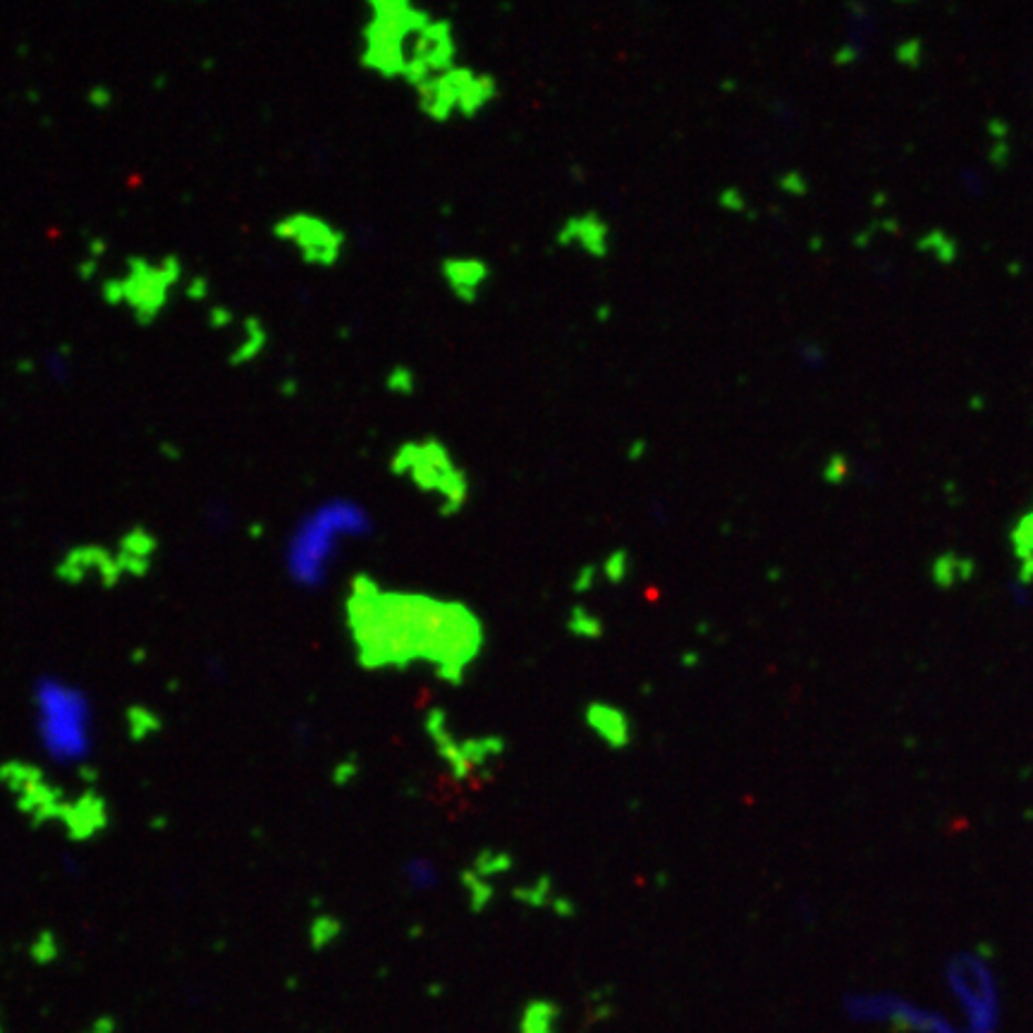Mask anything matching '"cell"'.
<instances>
[{"label":"cell","mask_w":1033,"mask_h":1033,"mask_svg":"<svg viewBox=\"0 0 1033 1033\" xmlns=\"http://www.w3.org/2000/svg\"><path fill=\"white\" fill-rule=\"evenodd\" d=\"M610 225L604 215L586 211L579 215H567L565 223L555 233V244L560 250H577L591 259H606L610 254Z\"/></svg>","instance_id":"12"},{"label":"cell","mask_w":1033,"mask_h":1033,"mask_svg":"<svg viewBox=\"0 0 1033 1033\" xmlns=\"http://www.w3.org/2000/svg\"><path fill=\"white\" fill-rule=\"evenodd\" d=\"M43 372L49 374L53 381L63 383L72 376V354L65 345H58L43 357Z\"/></svg>","instance_id":"17"},{"label":"cell","mask_w":1033,"mask_h":1033,"mask_svg":"<svg viewBox=\"0 0 1033 1033\" xmlns=\"http://www.w3.org/2000/svg\"><path fill=\"white\" fill-rule=\"evenodd\" d=\"M649 450V445H646V440H631L629 445V459H641V455Z\"/></svg>","instance_id":"24"},{"label":"cell","mask_w":1033,"mask_h":1033,"mask_svg":"<svg viewBox=\"0 0 1033 1033\" xmlns=\"http://www.w3.org/2000/svg\"><path fill=\"white\" fill-rule=\"evenodd\" d=\"M844 1012L863 1026L895 1033H962L945 1005L890 991H861L844 997Z\"/></svg>","instance_id":"8"},{"label":"cell","mask_w":1033,"mask_h":1033,"mask_svg":"<svg viewBox=\"0 0 1033 1033\" xmlns=\"http://www.w3.org/2000/svg\"><path fill=\"white\" fill-rule=\"evenodd\" d=\"M271 343V333L269 326L259 316L250 314L235 323V337H233V347L227 352V364L242 368L254 364L261 354L266 352Z\"/></svg>","instance_id":"14"},{"label":"cell","mask_w":1033,"mask_h":1033,"mask_svg":"<svg viewBox=\"0 0 1033 1033\" xmlns=\"http://www.w3.org/2000/svg\"><path fill=\"white\" fill-rule=\"evenodd\" d=\"M718 204H720V209L730 211V213H745L747 206H749V204H747V196H745L742 192H739V190H735V188L722 190V192L718 194Z\"/></svg>","instance_id":"19"},{"label":"cell","mask_w":1033,"mask_h":1033,"mask_svg":"<svg viewBox=\"0 0 1033 1033\" xmlns=\"http://www.w3.org/2000/svg\"><path fill=\"white\" fill-rule=\"evenodd\" d=\"M823 476H826V482H840L844 476V462L840 457H832L828 462V467L823 469Z\"/></svg>","instance_id":"23"},{"label":"cell","mask_w":1033,"mask_h":1033,"mask_svg":"<svg viewBox=\"0 0 1033 1033\" xmlns=\"http://www.w3.org/2000/svg\"><path fill=\"white\" fill-rule=\"evenodd\" d=\"M209 323H211V328L215 331H223V328H230V326H235V316L233 312L227 310V306H211V312H209Z\"/></svg>","instance_id":"21"},{"label":"cell","mask_w":1033,"mask_h":1033,"mask_svg":"<svg viewBox=\"0 0 1033 1033\" xmlns=\"http://www.w3.org/2000/svg\"><path fill=\"white\" fill-rule=\"evenodd\" d=\"M778 184H780V190H782V192H788V194H792V196H801V194H807V190H809L804 175L794 173V171H792V173H782L780 180H778Z\"/></svg>","instance_id":"20"},{"label":"cell","mask_w":1033,"mask_h":1033,"mask_svg":"<svg viewBox=\"0 0 1033 1033\" xmlns=\"http://www.w3.org/2000/svg\"><path fill=\"white\" fill-rule=\"evenodd\" d=\"M184 283V264L178 254H132L120 273L99 285V297L111 310L128 312L136 326H153L171 306L175 290Z\"/></svg>","instance_id":"4"},{"label":"cell","mask_w":1033,"mask_h":1033,"mask_svg":"<svg viewBox=\"0 0 1033 1033\" xmlns=\"http://www.w3.org/2000/svg\"><path fill=\"white\" fill-rule=\"evenodd\" d=\"M372 531L374 519L359 503L347 498L321 503L302 517L290 536L285 550L290 579L304 589H316L328 579L343 544L366 538Z\"/></svg>","instance_id":"2"},{"label":"cell","mask_w":1033,"mask_h":1033,"mask_svg":"<svg viewBox=\"0 0 1033 1033\" xmlns=\"http://www.w3.org/2000/svg\"><path fill=\"white\" fill-rule=\"evenodd\" d=\"M184 292L192 300H204L209 295V281L204 275H192L188 283H184Z\"/></svg>","instance_id":"22"},{"label":"cell","mask_w":1033,"mask_h":1033,"mask_svg":"<svg viewBox=\"0 0 1033 1033\" xmlns=\"http://www.w3.org/2000/svg\"><path fill=\"white\" fill-rule=\"evenodd\" d=\"M586 725L610 747H625L629 742V720L620 708L594 703L586 708Z\"/></svg>","instance_id":"15"},{"label":"cell","mask_w":1033,"mask_h":1033,"mask_svg":"<svg viewBox=\"0 0 1033 1033\" xmlns=\"http://www.w3.org/2000/svg\"><path fill=\"white\" fill-rule=\"evenodd\" d=\"M388 469L424 496L436 498L443 517L457 515L472 496V482L448 445L438 438L403 440L391 455Z\"/></svg>","instance_id":"7"},{"label":"cell","mask_w":1033,"mask_h":1033,"mask_svg":"<svg viewBox=\"0 0 1033 1033\" xmlns=\"http://www.w3.org/2000/svg\"><path fill=\"white\" fill-rule=\"evenodd\" d=\"M345 627L364 670L424 666L450 685L465 680L486 644L482 618L465 604L385 589L368 575L350 581Z\"/></svg>","instance_id":"1"},{"label":"cell","mask_w":1033,"mask_h":1033,"mask_svg":"<svg viewBox=\"0 0 1033 1033\" xmlns=\"http://www.w3.org/2000/svg\"><path fill=\"white\" fill-rule=\"evenodd\" d=\"M271 235L290 246L304 266L328 271L345 259L347 233L331 219L314 211H290L271 225Z\"/></svg>","instance_id":"10"},{"label":"cell","mask_w":1033,"mask_h":1033,"mask_svg":"<svg viewBox=\"0 0 1033 1033\" xmlns=\"http://www.w3.org/2000/svg\"><path fill=\"white\" fill-rule=\"evenodd\" d=\"M459 55L455 27L445 18H431V22L414 37L407 55V70L403 82L414 91L434 77L453 70Z\"/></svg>","instance_id":"11"},{"label":"cell","mask_w":1033,"mask_h":1033,"mask_svg":"<svg viewBox=\"0 0 1033 1033\" xmlns=\"http://www.w3.org/2000/svg\"><path fill=\"white\" fill-rule=\"evenodd\" d=\"M359 32V65L381 80H403L414 37L431 22L409 0H368Z\"/></svg>","instance_id":"6"},{"label":"cell","mask_w":1033,"mask_h":1033,"mask_svg":"<svg viewBox=\"0 0 1033 1033\" xmlns=\"http://www.w3.org/2000/svg\"><path fill=\"white\" fill-rule=\"evenodd\" d=\"M407 881L414 890H428L438 883V871L431 861L416 859L407 867Z\"/></svg>","instance_id":"18"},{"label":"cell","mask_w":1033,"mask_h":1033,"mask_svg":"<svg viewBox=\"0 0 1033 1033\" xmlns=\"http://www.w3.org/2000/svg\"><path fill=\"white\" fill-rule=\"evenodd\" d=\"M37 732L45 753L58 763H84L94 749V713L84 691L43 677L34 689Z\"/></svg>","instance_id":"5"},{"label":"cell","mask_w":1033,"mask_h":1033,"mask_svg":"<svg viewBox=\"0 0 1033 1033\" xmlns=\"http://www.w3.org/2000/svg\"><path fill=\"white\" fill-rule=\"evenodd\" d=\"M490 266L476 256H445L440 261V277L450 295L462 304H476L490 283Z\"/></svg>","instance_id":"13"},{"label":"cell","mask_w":1033,"mask_h":1033,"mask_svg":"<svg viewBox=\"0 0 1033 1033\" xmlns=\"http://www.w3.org/2000/svg\"><path fill=\"white\" fill-rule=\"evenodd\" d=\"M383 385H385V391H388L391 395L409 397V395H414V391H416V374L412 372V368H409L407 364H397V366L391 368L388 374H385Z\"/></svg>","instance_id":"16"},{"label":"cell","mask_w":1033,"mask_h":1033,"mask_svg":"<svg viewBox=\"0 0 1033 1033\" xmlns=\"http://www.w3.org/2000/svg\"><path fill=\"white\" fill-rule=\"evenodd\" d=\"M945 1007L962 1033H1002L1005 991L995 962L981 950H958L943 964Z\"/></svg>","instance_id":"3"},{"label":"cell","mask_w":1033,"mask_h":1033,"mask_svg":"<svg viewBox=\"0 0 1033 1033\" xmlns=\"http://www.w3.org/2000/svg\"><path fill=\"white\" fill-rule=\"evenodd\" d=\"M422 115L434 122H450L453 118H476L498 99V80L488 72H476L467 65H455L434 80L414 89Z\"/></svg>","instance_id":"9"}]
</instances>
